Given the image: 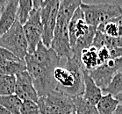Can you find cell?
<instances>
[{
    "label": "cell",
    "mask_w": 122,
    "mask_h": 114,
    "mask_svg": "<svg viewBox=\"0 0 122 114\" xmlns=\"http://www.w3.org/2000/svg\"><path fill=\"white\" fill-rule=\"evenodd\" d=\"M60 57L51 47L39 43L33 53H27L24 61L26 71L32 78L33 84L39 97H46L55 90L56 84L54 79V71L60 66Z\"/></svg>",
    "instance_id": "1"
},
{
    "label": "cell",
    "mask_w": 122,
    "mask_h": 114,
    "mask_svg": "<svg viewBox=\"0 0 122 114\" xmlns=\"http://www.w3.org/2000/svg\"><path fill=\"white\" fill-rule=\"evenodd\" d=\"M56 84L55 90L62 92L69 97H76L83 92V68L80 59L72 56L67 59L66 66H58L54 71Z\"/></svg>",
    "instance_id": "2"
},
{
    "label": "cell",
    "mask_w": 122,
    "mask_h": 114,
    "mask_svg": "<svg viewBox=\"0 0 122 114\" xmlns=\"http://www.w3.org/2000/svg\"><path fill=\"white\" fill-rule=\"evenodd\" d=\"M80 8L83 12L86 23L96 28L103 23L122 15V7L119 5L85 4L82 2Z\"/></svg>",
    "instance_id": "3"
},
{
    "label": "cell",
    "mask_w": 122,
    "mask_h": 114,
    "mask_svg": "<svg viewBox=\"0 0 122 114\" xmlns=\"http://www.w3.org/2000/svg\"><path fill=\"white\" fill-rule=\"evenodd\" d=\"M0 47L11 53L17 59L24 61L28 53L27 41L25 40L23 25L18 20L0 38Z\"/></svg>",
    "instance_id": "4"
},
{
    "label": "cell",
    "mask_w": 122,
    "mask_h": 114,
    "mask_svg": "<svg viewBox=\"0 0 122 114\" xmlns=\"http://www.w3.org/2000/svg\"><path fill=\"white\" fill-rule=\"evenodd\" d=\"M59 5V0H42L41 8V20L43 27L41 42L47 47H50L51 41L53 40Z\"/></svg>",
    "instance_id": "5"
},
{
    "label": "cell",
    "mask_w": 122,
    "mask_h": 114,
    "mask_svg": "<svg viewBox=\"0 0 122 114\" xmlns=\"http://www.w3.org/2000/svg\"><path fill=\"white\" fill-rule=\"evenodd\" d=\"M69 22L70 20L57 14L56 25L50 47L57 54L60 58L66 57L67 59H69L72 57V50L69 37Z\"/></svg>",
    "instance_id": "6"
},
{
    "label": "cell",
    "mask_w": 122,
    "mask_h": 114,
    "mask_svg": "<svg viewBox=\"0 0 122 114\" xmlns=\"http://www.w3.org/2000/svg\"><path fill=\"white\" fill-rule=\"evenodd\" d=\"M23 31L25 40L27 41L28 53H33L39 43L41 42L43 27L41 20V9H33L25 25H23Z\"/></svg>",
    "instance_id": "7"
},
{
    "label": "cell",
    "mask_w": 122,
    "mask_h": 114,
    "mask_svg": "<svg viewBox=\"0 0 122 114\" xmlns=\"http://www.w3.org/2000/svg\"><path fill=\"white\" fill-rule=\"evenodd\" d=\"M122 69V58L109 59L104 64L90 71V76L97 86L104 89L108 86L114 75Z\"/></svg>",
    "instance_id": "8"
},
{
    "label": "cell",
    "mask_w": 122,
    "mask_h": 114,
    "mask_svg": "<svg viewBox=\"0 0 122 114\" xmlns=\"http://www.w3.org/2000/svg\"><path fill=\"white\" fill-rule=\"evenodd\" d=\"M43 97L45 103L54 114H73L76 112L74 97L57 90H53Z\"/></svg>",
    "instance_id": "9"
},
{
    "label": "cell",
    "mask_w": 122,
    "mask_h": 114,
    "mask_svg": "<svg viewBox=\"0 0 122 114\" xmlns=\"http://www.w3.org/2000/svg\"><path fill=\"white\" fill-rule=\"evenodd\" d=\"M16 84L14 94L22 101H33L37 103L39 96L33 84L32 78L25 70L15 75Z\"/></svg>",
    "instance_id": "10"
},
{
    "label": "cell",
    "mask_w": 122,
    "mask_h": 114,
    "mask_svg": "<svg viewBox=\"0 0 122 114\" xmlns=\"http://www.w3.org/2000/svg\"><path fill=\"white\" fill-rule=\"evenodd\" d=\"M91 25L86 23L83 12L79 8L75 11L72 19L69 24V37L70 47H72L78 38L86 34L89 32Z\"/></svg>",
    "instance_id": "11"
},
{
    "label": "cell",
    "mask_w": 122,
    "mask_h": 114,
    "mask_svg": "<svg viewBox=\"0 0 122 114\" xmlns=\"http://www.w3.org/2000/svg\"><path fill=\"white\" fill-rule=\"evenodd\" d=\"M83 85H84V88H83L82 97L86 101H88L89 103L96 106L98 101L100 100V98L102 97L103 90L95 84L93 79L90 76L88 71L84 69H83Z\"/></svg>",
    "instance_id": "12"
},
{
    "label": "cell",
    "mask_w": 122,
    "mask_h": 114,
    "mask_svg": "<svg viewBox=\"0 0 122 114\" xmlns=\"http://www.w3.org/2000/svg\"><path fill=\"white\" fill-rule=\"evenodd\" d=\"M18 4V0H10L6 8L0 15V38L10 30V28L16 21Z\"/></svg>",
    "instance_id": "13"
},
{
    "label": "cell",
    "mask_w": 122,
    "mask_h": 114,
    "mask_svg": "<svg viewBox=\"0 0 122 114\" xmlns=\"http://www.w3.org/2000/svg\"><path fill=\"white\" fill-rule=\"evenodd\" d=\"M96 33H97V28L91 26L89 32L87 34L81 36L80 38H78L76 40V41L75 42L74 46L71 47L72 56H74L76 58L80 59L82 51L92 47V43H93V40H94Z\"/></svg>",
    "instance_id": "14"
},
{
    "label": "cell",
    "mask_w": 122,
    "mask_h": 114,
    "mask_svg": "<svg viewBox=\"0 0 122 114\" xmlns=\"http://www.w3.org/2000/svg\"><path fill=\"white\" fill-rule=\"evenodd\" d=\"M97 31L110 37H122V15L99 25Z\"/></svg>",
    "instance_id": "15"
},
{
    "label": "cell",
    "mask_w": 122,
    "mask_h": 114,
    "mask_svg": "<svg viewBox=\"0 0 122 114\" xmlns=\"http://www.w3.org/2000/svg\"><path fill=\"white\" fill-rule=\"evenodd\" d=\"M25 70L26 65L25 61L22 60H9L0 61V75L15 76Z\"/></svg>",
    "instance_id": "16"
},
{
    "label": "cell",
    "mask_w": 122,
    "mask_h": 114,
    "mask_svg": "<svg viewBox=\"0 0 122 114\" xmlns=\"http://www.w3.org/2000/svg\"><path fill=\"white\" fill-rule=\"evenodd\" d=\"M92 47H96L97 49L106 47V48H116L122 47V37H110L101 34L99 32L96 33L94 40L92 43Z\"/></svg>",
    "instance_id": "17"
},
{
    "label": "cell",
    "mask_w": 122,
    "mask_h": 114,
    "mask_svg": "<svg viewBox=\"0 0 122 114\" xmlns=\"http://www.w3.org/2000/svg\"><path fill=\"white\" fill-rule=\"evenodd\" d=\"M80 61L82 66L88 72L97 69L98 65V57H97V49L94 47L84 49L82 51L80 56Z\"/></svg>",
    "instance_id": "18"
},
{
    "label": "cell",
    "mask_w": 122,
    "mask_h": 114,
    "mask_svg": "<svg viewBox=\"0 0 122 114\" xmlns=\"http://www.w3.org/2000/svg\"><path fill=\"white\" fill-rule=\"evenodd\" d=\"M119 104V101L112 95L107 93L106 95H103L96 107L99 114H113Z\"/></svg>",
    "instance_id": "19"
},
{
    "label": "cell",
    "mask_w": 122,
    "mask_h": 114,
    "mask_svg": "<svg viewBox=\"0 0 122 114\" xmlns=\"http://www.w3.org/2000/svg\"><path fill=\"white\" fill-rule=\"evenodd\" d=\"M23 101L16 95L0 96V105L5 108L11 114H21Z\"/></svg>",
    "instance_id": "20"
},
{
    "label": "cell",
    "mask_w": 122,
    "mask_h": 114,
    "mask_svg": "<svg viewBox=\"0 0 122 114\" xmlns=\"http://www.w3.org/2000/svg\"><path fill=\"white\" fill-rule=\"evenodd\" d=\"M32 11H33L32 0H20L17 7L16 20L22 25H25Z\"/></svg>",
    "instance_id": "21"
},
{
    "label": "cell",
    "mask_w": 122,
    "mask_h": 114,
    "mask_svg": "<svg viewBox=\"0 0 122 114\" xmlns=\"http://www.w3.org/2000/svg\"><path fill=\"white\" fill-rule=\"evenodd\" d=\"M74 104L76 114H99L97 107L86 101L82 96L74 97Z\"/></svg>",
    "instance_id": "22"
},
{
    "label": "cell",
    "mask_w": 122,
    "mask_h": 114,
    "mask_svg": "<svg viewBox=\"0 0 122 114\" xmlns=\"http://www.w3.org/2000/svg\"><path fill=\"white\" fill-rule=\"evenodd\" d=\"M15 76L0 75V96L13 95L15 91Z\"/></svg>",
    "instance_id": "23"
},
{
    "label": "cell",
    "mask_w": 122,
    "mask_h": 114,
    "mask_svg": "<svg viewBox=\"0 0 122 114\" xmlns=\"http://www.w3.org/2000/svg\"><path fill=\"white\" fill-rule=\"evenodd\" d=\"M102 90L112 95L113 97L122 93V72L119 71L116 73L110 82V84H108V86Z\"/></svg>",
    "instance_id": "24"
},
{
    "label": "cell",
    "mask_w": 122,
    "mask_h": 114,
    "mask_svg": "<svg viewBox=\"0 0 122 114\" xmlns=\"http://www.w3.org/2000/svg\"><path fill=\"white\" fill-rule=\"evenodd\" d=\"M21 114H39V107L35 102L23 101Z\"/></svg>",
    "instance_id": "25"
},
{
    "label": "cell",
    "mask_w": 122,
    "mask_h": 114,
    "mask_svg": "<svg viewBox=\"0 0 122 114\" xmlns=\"http://www.w3.org/2000/svg\"><path fill=\"white\" fill-rule=\"evenodd\" d=\"M38 107H39V114H54V112L51 111V109L45 103L44 97H40L37 102Z\"/></svg>",
    "instance_id": "26"
},
{
    "label": "cell",
    "mask_w": 122,
    "mask_h": 114,
    "mask_svg": "<svg viewBox=\"0 0 122 114\" xmlns=\"http://www.w3.org/2000/svg\"><path fill=\"white\" fill-rule=\"evenodd\" d=\"M9 60H19V59H17L9 51H7L6 49L0 47V61H9Z\"/></svg>",
    "instance_id": "27"
},
{
    "label": "cell",
    "mask_w": 122,
    "mask_h": 114,
    "mask_svg": "<svg viewBox=\"0 0 122 114\" xmlns=\"http://www.w3.org/2000/svg\"><path fill=\"white\" fill-rule=\"evenodd\" d=\"M110 50V59L112 58H122V47L116 48H109Z\"/></svg>",
    "instance_id": "28"
},
{
    "label": "cell",
    "mask_w": 122,
    "mask_h": 114,
    "mask_svg": "<svg viewBox=\"0 0 122 114\" xmlns=\"http://www.w3.org/2000/svg\"><path fill=\"white\" fill-rule=\"evenodd\" d=\"M10 0H0V13H2L3 11L6 8L7 5L9 4Z\"/></svg>",
    "instance_id": "29"
},
{
    "label": "cell",
    "mask_w": 122,
    "mask_h": 114,
    "mask_svg": "<svg viewBox=\"0 0 122 114\" xmlns=\"http://www.w3.org/2000/svg\"><path fill=\"white\" fill-rule=\"evenodd\" d=\"M115 114H122V104H119L118 105L116 111H115Z\"/></svg>",
    "instance_id": "30"
},
{
    "label": "cell",
    "mask_w": 122,
    "mask_h": 114,
    "mask_svg": "<svg viewBox=\"0 0 122 114\" xmlns=\"http://www.w3.org/2000/svg\"><path fill=\"white\" fill-rule=\"evenodd\" d=\"M0 114H11L5 108H4L3 106L0 105Z\"/></svg>",
    "instance_id": "31"
},
{
    "label": "cell",
    "mask_w": 122,
    "mask_h": 114,
    "mask_svg": "<svg viewBox=\"0 0 122 114\" xmlns=\"http://www.w3.org/2000/svg\"><path fill=\"white\" fill-rule=\"evenodd\" d=\"M73 114H76V112H75V113H73Z\"/></svg>",
    "instance_id": "32"
}]
</instances>
